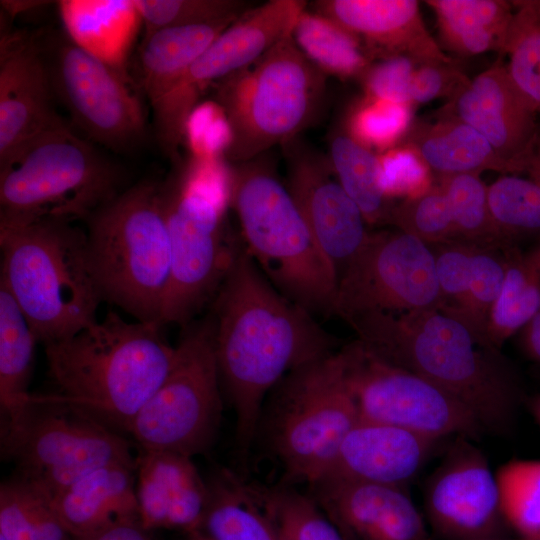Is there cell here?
<instances>
[{
  "label": "cell",
  "mask_w": 540,
  "mask_h": 540,
  "mask_svg": "<svg viewBox=\"0 0 540 540\" xmlns=\"http://www.w3.org/2000/svg\"><path fill=\"white\" fill-rule=\"evenodd\" d=\"M134 467L115 463L96 468L51 501L73 539L92 535L121 519L139 518Z\"/></svg>",
  "instance_id": "25"
},
{
  "label": "cell",
  "mask_w": 540,
  "mask_h": 540,
  "mask_svg": "<svg viewBox=\"0 0 540 540\" xmlns=\"http://www.w3.org/2000/svg\"><path fill=\"white\" fill-rule=\"evenodd\" d=\"M303 0H270L250 8L226 28L192 63L152 109L154 135L172 165L182 161L186 124L204 93L220 80L254 64L291 33Z\"/></svg>",
  "instance_id": "14"
},
{
  "label": "cell",
  "mask_w": 540,
  "mask_h": 540,
  "mask_svg": "<svg viewBox=\"0 0 540 540\" xmlns=\"http://www.w3.org/2000/svg\"><path fill=\"white\" fill-rule=\"evenodd\" d=\"M0 536L6 540H74L50 501L20 476L0 487Z\"/></svg>",
  "instance_id": "36"
},
{
  "label": "cell",
  "mask_w": 540,
  "mask_h": 540,
  "mask_svg": "<svg viewBox=\"0 0 540 540\" xmlns=\"http://www.w3.org/2000/svg\"><path fill=\"white\" fill-rule=\"evenodd\" d=\"M474 246L454 240L430 246L440 296V311L458 318L467 297Z\"/></svg>",
  "instance_id": "45"
},
{
  "label": "cell",
  "mask_w": 540,
  "mask_h": 540,
  "mask_svg": "<svg viewBox=\"0 0 540 540\" xmlns=\"http://www.w3.org/2000/svg\"><path fill=\"white\" fill-rule=\"evenodd\" d=\"M0 248V284L38 343L63 341L97 321L102 300L88 265L85 229L58 219L0 228Z\"/></svg>",
  "instance_id": "5"
},
{
  "label": "cell",
  "mask_w": 540,
  "mask_h": 540,
  "mask_svg": "<svg viewBox=\"0 0 540 540\" xmlns=\"http://www.w3.org/2000/svg\"><path fill=\"white\" fill-rule=\"evenodd\" d=\"M380 181L388 199L419 195L432 185L433 175L418 153L407 143L378 154Z\"/></svg>",
  "instance_id": "46"
},
{
  "label": "cell",
  "mask_w": 540,
  "mask_h": 540,
  "mask_svg": "<svg viewBox=\"0 0 540 540\" xmlns=\"http://www.w3.org/2000/svg\"><path fill=\"white\" fill-rule=\"evenodd\" d=\"M379 358L413 372L463 403L487 431H509L522 390L501 350L483 344L437 309L373 313L347 322Z\"/></svg>",
  "instance_id": "2"
},
{
  "label": "cell",
  "mask_w": 540,
  "mask_h": 540,
  "mask_svg": "<svg viewBox=\"0 0 540 540\" xmlns=\"http://www.w3.org/2000/svg\"><path fill=\"white\" fill-rule=\"evenodd\" d=\"M57 6L74 44L132 79L128 63L143 24L134 0H61Z\"/></svg>",
  "instance_id": "26"
},
{
  "label": "cell",
  "mask_w": 540,
  "mask_h": 540,
  "mask_svg": "<svg viewBox=\"0 0 540 540\" xmlns=\"http://www.w3.org/2000/svg\"><path fill=\"white\" fill-rule=\"evenodd\" d=\"M539 154H540V148H539Z\"/></svg>",
  "instance_id": "57"
},
{
  "label": "cell",
  "mask_w": 540,
  "mask_h": 540,
  "mask_svg": "<svg viewBox=\"0 0 540 540\" xmlns=\"http://www.w3.org/2000/svg\"><path fill=\"white\" fill-rule=\"evenodd\" d=\"M231 165L230 207L243 244L269 282L310 314H334L338 276L287 186L266 160Z\"/></svg>",
  "instance_id": "7"
},
{
  "label": "cell",
  "mask_w": 540,
  "mask_h": 540,
  "mask_svg": "<svg viewBox=\"0 0 540 540\" xmlns=\"http://www.w3.org/2000/svg\"><path fill=\"white\" fill-rule=\"evenodd\" d=\"M287 188L338 280L365 243L362 211L333 176L328 158L297 138L283 146Z\"/></svg>",
  "instance_id": "18"
},
{
  "label": "cell",
  "mask_w": 540,
  "mask_h": 540,
  "mask_svg": "<svg viewBox=\"0 0 540 540\" xmlns=\"http://www.w3.org/2000/svg\"><path fill=\"white\" fill-rule=\"evenodd\" d=\"M36 36L5 31L0 41V166L32 140L64 122L55 111Z\"/></svg>",
  "instance_id": "20"
},
{
  "label": "cell",
  "mask_w": 540,
  "mask_h": 540,
  "mask_svg": "<svg viewBox=\"0 0 540 540\" xmlns=\"http://www.w3.org/2000/svg\"><path fill=\"white\" fill-rule=\"evenodd\" d=\"M387 223L429 246L456 240L449 203L439 185L393 205Z\"/></svg>",
  "instance_id": "43"
},
{
  "label": "cell",
  "mask_w": 540,
  "mask_h": 540,
  "mask_svg": "<svg viewBox=\"0 0 540 540\" xmlns=\"http://www.w3.org/2000/svg\"><path fill=\"white\" fill-rule=\"evenodd\" d=\"M520 346L527 358L540 364V304L520 331Z\"/></svg>",
  "instance_id": "51"
},
{
  "label": "cell",
  "mask_w": 540,
  "mask_h": 540,
  "mask_svg": "<svg viewBox=\"0 0 540 540\" xmlns=\"http://www.w3.org/2000/svg\"><path fill=\"white\" fill-rule=\"evenodd\" d=\"M145 34L155 31L236 19L250 5L241 0H134Z\"/></svg>",
  "instance_id": "44"
},
{
  "label": "cell",
  "mask_w": 540,
  "mask_h": 540,
  "mask_svg": "<svg viewBox=\"0 0 540 540\" xmlns=\"http://www.w3.org/2000/svg\"><path fill=\"white\" fill-rule=\"evenodd\" d=\"M443 116L479 132L515 175L533 174L540 146L536 114L512 85L505 65L497 63L470 79Z\"/></svg>",
  "instance_id": "19"
},
{
  "label": "cell",
  "mask_w": 540,
  "mask_h": 540,
  "mask_svg": "<svg viewBox=\"0 0 540 540\" xmlns=\"http://www.w3.org/2000/svg\"><path fill=\"white\" fill-rule=\"evenodd\" d=\"M212 88L232 133L225 159L238 164L283 147L317 120L326 75L299 50L291 32L254 64Z\"/></svg>",
  "instance_id": "10"
},
{
  "label": "cell",
  "mask_w": 540,
  "mask_h": 540,
  "mask_svg": "<svg viewBox=\"0 0 540 540\" xmlns=\"http://www.w3.org/2000/svg\"><path fill=\"white\" fill-rule=\"evenodd\" d=\"M137 459L136 495L141 524L147 530L202 529L208 485L191 457L165 451H145Z\"/></svg>",
  "instance_id": "24"
},
{
  "label": "cell",
  "mask_w": 540,
  "mask_h": 540,
  "mask_svg": "<svg viewBox=\"0 0 540 540\" xmlns=\"http://www.w3.org/2000/svg\"><path fill=\"white\" fill-rule=\"evenodd\" d=\"M299 50L326 76L360 77L372 64L362 42L333 19L307 7L292 30Z\"/></svg>",
  "instance_id": "32"
},
{
  "label": "cell",
  "mask_w": 540,
  "mask_h": 540,
  "mask_svg": "<svg viewBox=\"0 0 540 540\" xmlns=\"http://www.w3.org/2000/svg\"><path fill=\"white\" fill-rule=\"evenodd\" d=\"M440 442L399 427L359 419L318 481L362 482L407 489Z\"/></svg>",
  "instance_id": "22"
},
{
  "label": "cell",
  "mask_w": 540,
  "mask_h": 540,
  "mask_svg": "<svg viewBox=\"0 0 540 540\" xmlns=\"http://www.w3.org/2000/svg\"><path fill=\"white\" fill-rule=\"evenodd\" d=\"M492 217L510 246L540 237V181L505 174L488 185Z\"/></svg>",
  "instance_id": "38"
},
{
  "label": "cell",
  "mask_w": 540,
  "mask_h": 540,
  "mask_svg": "<svg viewBox=\"0 0 540 540\" xmlns=\"http://www.w3.org/2000/svg\"><path fill=\"white\" fill-rule=\"evenodd\" d=\"M208 316L222 390L235 414L236 446L245 458L270 392L290 372L335 352L334 341L269 282L243 244Z\"/></svg>",
  "instance_id": "1"
},
{
  "label": "cell",
  "mask_w": 540,
  "mask_h": 540,
  "mask_svg": "<svg viewBox=\"0 0 540 540\" xmlns=\"http://www.w3.org/2000/svg\"><path fill=\"white\" fill-rule=\"evenodd\" d=\"M4 454L50 503L92 470L108 464L137 466L129 443L94 415L32 395L4 419Z\"/></svg>",
  "instance_id": "11"
},
{
  "label": "cell",
  "mask_w": 540,
  "mask_h": 540,
  "mask_svg": "<svg viewBox=\"0 0 540 540\" xmlns=\"http://www.w3.org/2000/svg\"><path fill=\"white\" fill-rule=\"evenodd\" d=\"M445 46L462 56L500 52L513 15V1L428 0Z\"/></svg>",
  "instance_id": "30"
},
{
  "label": "cell",
  "mask_w": 540,
  "mask_h": 540,
  "mask_svg": "<svg viewBox=\"0 0 540 540\" xmlns=\"http://www.w3.org/2000/svg\"><path fill=\"white\" fill-rule=\"evenodd\" d=\"M449 203L456 240L476 246L508 248L492 217L488 186L479 174L439 178Z\"/></svg>",
  "instance_id": "37"
},
{
  "label": "cell",
  "mask_w": 540,
  "mask_h": 540,
  "mask_svg": "<svg viewBox=\"0 0 540 540\" xmlns=\"http://www.w3.org/2000/svg\"><path fill=\"white\" fill-rule=\"evenodd\" d=\"M529 409L538 426L540 427V394L533 396L529 400Z\"/></svg>",
  "instance_id": "53"
},
{
  "label": "cell",
  "mask_w": 540,
  "mask_h": 540,
  "mask_svg": "<svg viewBox=\"0 0 540 540\" xmlns=\"http://www.w3.org/2000/svg\"><path fill=\"white\" fill-rule=\"evenodd\" d=\"M65 121L0 166V228L85 221L125 186L124 171Z\"/></svg>",
  "instance_id": "8"
},
{
  "label": "cell",
  "mask_w": 540,
  "mask_h": 540,
  "mask_svg": "<svg viewBox=\"0 0 540 540\" xmlns=\"http://www.w3.org/2000/svg\"><path fill=\"white\" fill-rule=\"evenodd\" d=\"M236 19L165 28L144 35L136 60L137 85L147 96L151 108Z\"/></svg>",
  "instance_id": "27"
},
{
  "label": "cell",
  "mask_w": 540,
  "mask_h": 540,
  "mask_svg": "<svg viewBox=\"0 0 540 540\" xmlns=\"http://www.w3.org/2000/svg\"><path fill=\"white\" fill-rule=\"evenodd\" d=\"M0 540H6L3 536H0Z\"/></svg>",
  "instance_id": "56"
},
{
  "label": "cell",
  "mask_w": 540,
  "mask_h": 540,
  "mask_svg": "<svg viewBox=\"0 0 540 540\" xmlns=\"http://www.w3.org/2000/svg\"><path fill=\"white\" fill-rule=\"evenodd\" d=\"M254 486L280 540H344L307 492L283 484Z\"/></svg>",
  "instance_id": "39"
},
{
  "label": "cell",
  "mask_w": 540,
  "mask_h": 540,
  "mask_svg": "<svg viewBox=\"0 0 540 540\" xmlns=\"http://www.w3.org/2000/svg\"><path fill=\"white\" fill-rule=\"evenodd\" d=\"M187 540H214L211 537H209L206 533H204L202 530L193 532L188 535Z\"/></svg>",
  "instance_id": "54"
},
{
  "label": "cell",
  "mask_w": 540,
  "mask_h": 540,
  "mask_svg": "<svg viewBox=\"0 0 540 540\" xmlns=\"http://www.w3.org/2000/svg\"><path fill=\"white\" fill-rule=\"evenodd\" d=\"M417 65L402 55L372 63L361 76L365 97L412 105L410 87Z\"/></svg>",
  "instance_id": "48"
},
{
  "label": "cell",
  "mask_w": 540,
  "mask_h": 540,
  "mask_svg": "<svg viewBox=\"0 0 540 540\" xmlns=\"http://www.w3.org/2000/svg\"><path fill=\"white\" fill-rule=\"evenodd\" d=\"M84 223L88 265L102 302L162 326L172 251L160 181L128 186Z\"/></svg>",
  "instance_id": "6"
},
{
  "label": "cell",
  "mask_w": 540,
  "mask_h": 540,
  "mask_svg": "<svg viewBox=\"0 0 540 540\" xmlns=\"http://www.w3.org/2000/svg\"><path fill=\"white\" fill-rule=\"evenodd\" d=\"M430 309H440L431 247L399 230L370 232L339 277L334 314L349 322Z\"/></svg>",
  "instance_id": "16"
},
{
  "label": "cell",
  "mask_w": 540,
  "mask_h": 540,
  "mask_svg": "<svg viewBox=\"0 0 540 540\" xmlns=\"http://www.w3.org/2000/svg\"><path fill=\"white\" fill-rule=\"evenodd\" d=\"M328 160L336 179L358 205L366 222L387 223L393 204L381 186L378 154L341 131L330 139Z\"/></svg>",
  "instance_id": "34"
},
{
  "label": "cell",
  "mask_w": 540,
  "mask_h": 540,
  "mask_svg": "<svg viewBox=\"0 0 540 540\" xmlns=\"http://www.w3.org/2000/svg\"><path fill=\"white\" fill-rule=\"evenodd\" d=\"M470 79L455 66V63L418 64L413 73L410 87L412 106L437 98L455 97Z\"/></svg>",
  "instance_id": "49"
},
{
  "label": "cell",
  "mask_w": 540,
  "mask_h": 540,
  "mask_svg": "<svg viewBox=\"0 0 540 540\" xmlns=\"http://www.w3.org/2000/svg\"><path fill=\"white\" fill-rule=\"evenodd\" d=\"M208 504L202 531L214 540H280L255 489L230 470L207 483Z\"/></svg>",
  "instance_id": "29"
},
{
  "label": "cell",
  "mask_w": 540,
  "mask_h": 540,
  "mask_svg": "<svg viewBox=\"0 0 540 540\" xmlns=\"http://www.w3.org/2000/svg\"><path fill=\"white\" fill-rule=\"evenodd\" d=\"M344 349L287 374L268 395L257 438L279 461L280 484L318 481L359 421Z\"/></svg>",
  "instance_id": "9"
},
{
  "label": "cell",
  "mask_w": 540,
  "mask_h": 540,
  "mask_svg": "<svg viewBox=\"0 0 540 540\" xmlns=\"http://www.w3.org/2000/svg\"><path fill=\"white\" fill-rule=\"evenodd\" d=\"M454 439L424 485L429 528L442 540L513 537L487 457L472 439Z\"/></svg>",
  "instance_id": "17"
},
{
  "label": "cell",
  "mask_w": 540,
  "mask_h": 540,
  "mask_svg": "<svg viewBox=\"0 0 540 540\" xmlns=\"http://www.w3.org/2000/svg\"><path fill=\"white\" fill-rule=\"evenodd\" d=\"M157 323L130 322L117 312L45 347L54 400L125 428L163 382L176 358Z\"/></svg>",
  "instance_id": "3"
},
{
  "label": "cell",
  "mask_w": 540,
  "mask_h": 540,
  "mask_svg": "<svg viewBox=\"0 0 540 540\" xmlns=\"http://www.w3.org/2000/svg\"><path fill=\"white\" fill-rule=\"evenodd\" d=\"M311 6L354 34L372 59L402 55L417 64L454 63L427 30L418 1L318 0Z\"/></svg>",
  "instance_id": "23"
},
{
  "label": "cell",
  "mask_w": 540,
  "mask_h": 540,
  "mask_svg": "<svg viewBox=\"0 0 540 540\" xmlns=\"http://www.w3.org/2000/svg\"><path fill=\"white\" fill-rule=\"evenodd\" d=\"M501 507L513 534L540 538V460L513 459L496 471Z\"/></svg>",
  "instance_id": "40"
},
{
  "label": "cell",
  "mask_w": 540,
  "mask_h": 540,
  "mask_svg": "<svg viewBox=\"0 0 540 540\" xmlns=\"http://www.w3.org/2000/svg\"><path fill=\"white\" fill-rule=\"evenodd\" d=\"M501 54L508 77L527 105L540 114V0L513 1Z\"/></svg>",
  "instance_id": "35"
},
{
  "label": "cell",
  "mask_w": 540,
  "mask_h": 540,
  "mask_svg": "<svg viewBox=\"0 0 540 540\" xmlns=\"http://www.w3.org/2000/svg\"><path fill=\"white\" fill-rule=\"evenodd\" d=\"M412 105L365 97L350 111L346 133L375 152L401 143L412 127Z\"/></svg>",
  "instance_id": "42"
},
{
  "label": "cell",
  "mask_w": 540,
  "mask_h": 540,
  "mask_svg": "<svg viewBox=\"0 0 540 540\" xmlns=\"http://www.w3.org/2000/svg\"><path fill=\"white\" fill-rule=\"evenodd\" d=\"M36 39L54 97L68 111L73 126L90 142L115 153L142 147L148 129L133 79L78 47L64 31Z\"/></svg>",
  "instance_id": "13"
},
{
  "label": "cell",
  "mask_w": 540,
  "mask_h": 540,
  "mask_svg": "<svg viewBox=\"0 0 540 540\" xmlns=\"http://www.w3.org/2000/svg\"><path fill=\"white\" fill-rule=\"evenodd\" d=\"M506 249L474 246L467 297L457 318L489 347L492 346L487 340L488 323L505 278Z\"/></svg>",
  "instance_id": "41"
},
{
  "label": "cell",
  "mask_w": 540,
  "mask_h": 540,
  "mask_svg": "<svg viewBox=\"0 0 540 540\" xmlns=\"http://www.w3.org/2000/svg\"><path fill=\"white\" fill-rule=\"evenodd\" d=\"M487 540H540V538H524V537H508V538H501V539H487Z\"/></svg>",
  "instance_id": "55"
},
{
  "label": "cell",
  "mask_w": 540,
  "mask_h": 540,
  "mask_svg": "<svg viewBox=\"0 0 540 540\" xmlns=\"http://www.w3.org/2000/svg\"><path fill=\"white\" fill-rule=\"evenodd\" d=\"M232 133L221 106L212 101L200 102L186 124L184 145L197 158H225Z\"/></svg>",
  "instance_id": "47"
},
{
  "label": "cell",
  "mask_w": 540,
  "mask_h": 540,
  "mask_svg": "<svg viewBox=\"0 0 540 540\" xmlns=\"http://www.w3.org/2000/svg\"><path fill=\"white\" fill-rule=\"evenodd\" d=\"M38 340L9 291L0 284V406L4 419L27 401Z\"/></svg>",
  "instance_id": "33"
},
{
  "label": "cell",
  "mask_w": 540,
  "mask_h": 540,
  "mask_svg": "<svg viewBox=\"0 0 540 540\" xmlns=\"http://www.w3.org/2000/svg\"><path fill=\"white\" fill-rule=\"evenodd\" d=\"M404 143L414 147L431 173L439 178L496 171L514 174L474 128L453 117L412 125Z\"/></svg>",
  "instance_id": "28"
},
{
  "label": "cell",
  "mask_w": 540,
  "mask_h": 540,
  "mask_svg": "<svg viewBox=\"0 0 540 540\" xmlns=\"http://www.w3.org/2000/svg\"><path fill=\"white\" fill-rule=\"evenodd\" d=\"M74 540H152V537L136 517L118 520L92 535Z\"/></svg>",
  "instance_id": "50"
},
{
  "label": "cell",
  "mask_w": 540,
  "mask_h": 540,
  "mask_svg": "<svg viewBox=\"0 0 540 540\" xmlns=\"http://www.w3.org/2000/svg\"><path fill=\"white\" fill-rule=\"evenodd\" d=\"M222 386L210 317L183 327L169 373L126 430L145 451L192 457L217 434Z\"/></svg>",
  "instance_id": "12"
},
{
  "label": "cell",
  "mask_w": 540,
  "mask_h": 540,
  "mask_svg": "<svg viewBox=\"0 0 540 540\" xmlns=\"http://www.w3.org/2000/svg\"><path fill=\"white\" fill-rule=\"evenodd\" d=\"M507 266L500 296L489 318L487 340L501 350L520 332L540 304V237L527 248L506 249Z\"/></svg>",
  "instance_id": "31"
},
{
  "label": "cell",
  "mask_w": 540,
  "mask_h": 540,
  "mask_svg": "<svg viewBox=\"0 0 540 540\" xmlns=\"http://www.w3.org/2000/svg\"><path fill=\"white\" fill-rule=\"evenodd\" d=\"M343 349L360 419L439 441L475 440L486 432L471 410L428 380L379 358L358 340Z\"/></svg>",
  "instance_id": "15"
},
{
  "label": "cell",
  "mask_w": 540,
  "mask_h": 540,
  "mask_svg": "<svg viewBox=\"0 0 540 540\" xmlns=\"http://www.w3.org/2000/svg\"><path fill=\"white\" fill-rule=\"evenodd\" d=\"M344 540H432L407 489L320 480L307 492Z\"/></svg>",
  "instance_id": "21"
},
{
  "label": "cell",
  "mask_w": 540,
  "mask_h": 540,
  "mask_svg": "<svg viewBox=\"0 0 540 540\" xmlns=\"http://www.w3.org/2000/svg\"><path fill=\"white\" fill-rule=\"evenodd\" d=\"M49 2L46 1H35V0H20V1H7L2 0L1 6L5 9V12L9 14L10 17H14L20 13H24L30 10H33L37 7L43 6Z\"/></svg>",
  "instance_id": "52"
},
{
  "label": "cell",
  "mask_w": 540,
  "mask_h": 540,
  "mask_svg": "<svg viewBox=\"0 0 540 540\" xmlns=\"http://www.w3.org/2000/svg\"><path fill=\"white\" fill-rule=\"evenodd\" d=\"M231 165L189 155L160 181L172 273L161 324L185 327L214 298L240 246L226 229Z\"/></svg>",
  "instance_id": "4"
}]
</instances>
